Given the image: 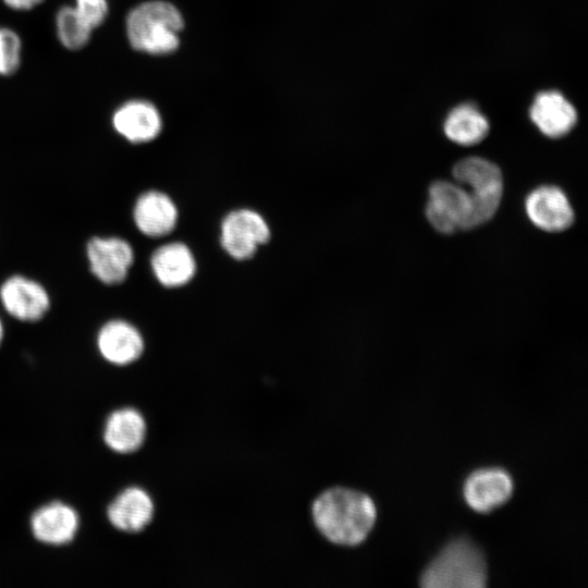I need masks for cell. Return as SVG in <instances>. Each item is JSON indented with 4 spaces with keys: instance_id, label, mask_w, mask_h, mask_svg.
<instances>
[{
    "instance_id": "cell-1",
    "label": "cell",
    "mask_w": 588,
    "mask_h": 588,
    "mask_svg": "<svg viewBox=\"0 0 588 588\" xmlns=\"http://www.w3.org/2000/svg\"><path fill=\"white\" fill-rule=\"evenodd\" d=\"M317 530L331 543L353 547L366 540L375 526L377 510L364 492L334 487L320 493L311 504Z\"/></svg>"
},
{
    "instance_id": "cell-2",
    "label": "cell",
    "mask_w": 588,
    "mask_h": 588,
    "mask_svg": "<svg viewBox=\"0 0 588 588\" xmlns=\"http://www.w3.org/2000/svg\"><path fill=\"white\" fill-rule=\"evenodd\" d=\"M183 25V17L173 4L161 0L147 1L127 14L126 35L137 51L167 54L177 48Z\"/></svg>"
},
{
    "instance_id": "cell-3",
    "label": "cell",
    "mask_w": 588,
    "mask_h": 588,
    "mask_svg": "<svg viewBox=\"0 0 588 588\" xmlns=\"http://www.w3.org/2000/svg\"><path fill=\"white\" fill-rule=\"evenodd\" d=\"M420 579L426 588H481L487 580L483 554L470 540L455 539L430 562Z\"/></svg>"
},
{
    "instance_id": "cell-4",
    "label": "cell",
    "mask_w": 588,
    "mask_h": 588,
    "mask_svg": "<svg viewBox=\"0 0 588 588\" xmlns=\"http://www.w3.org/2000/svg\"><path fill=\"white\" fill-rule=\"evenodd\" d=\"M452 175L468 193L471 201L469 230L488 222L498 211L503 193L500 168L481 157L457 161Z\"/></svg>"
},
{
    "instance_id": "cell-5",
    "label": "cell",
    "mask_w": 588,
    "mask_h": 588,
    "mask_svg": "<svg viewBox=\"0 0 588 588\" xmlns=\"http://www.w3.org/2000/svg\"><path fill=\"white\" fill-rule=\"evenodd\" d=\"M426 218L442 234L469 230L471 201L467 191L456 182L434 181L428 189Z\"/></svg>"
},
{
    "instance_id": "cell-6",
    "label": "cell",
    "mask_w": 588,
    "mask_h": 588,
    "mask_svg": "<svg viewBox=\"0 0 588 588\" xmlns=\"http://www.w3.org/2000/svg\"><path fill=\"white\" fill-rule=\"evenodd\" d=\"M85 254L90 273L108 286L123 283L135 259L131 243L117 235L91 236L86 243Z\"/></svg>"
},
{
    "instance_id": "cell-7",
    "label": "cell",
    "mask_w": 588,
    "mask_h": 588,
    "mask_svg": "<svg viewBox=\"0 0 588 588\" xmlns=\"http://www.w3.org/2000/svg\"><path fill=\"white\" fill-rule=\"evenodd\" d=\"M269 240L270 228L265 218L255 210H233L221 223V246L236 260L252 258Z\"/></svg>"
},
{
    "instance_id": "cell-8",
    "label": "cell",
    "mask_w": 588,
    "mask_h": 588,
    "mask_svg": "<svg viewBox=\"0 0 588 588\" xmlns=\"http://www.w3.org/2000/svg\"><path fill=\"white\" fill-rule=\"evenodd\" d=\"M0 304L10 317L33 323L48 314L51 297L39 281L16 273L5 278L0 284Z\"/></svg>"
},
{
    "instance_id": "cell-9",
    "label": "cell",
    "mask_w": 588,
    "mask_h": 588,
    "mask_svg": "<svg viewBox=\"0 0 588 588\" xmlns=\"http://www.w3.org/2000/svg\"><path fill=\"white\" fill-rule=\"evenodd\" d=\"M530 222L546 232H562L571 228L575 213L564 191L555 185H541L525 199Z\"/></svg>"
},
{
    "instance_id": "cell-10",
    "label": "cell",
    "mask_w": 588,
    "mask_h": 588,
    "mask_svg": "<svg viewBox=\"0 0 588 588\" xmlns=\"http://www.w3.org/2000/svg\"><path fill=\"white\" fill-rule=\"evenodd\" d=\"M96 346L100 356L109 364L126 366L143 355L145 341L135 324L125 319L114 318L107 320L99 328Z\"/></svg>"
},
{
    "instance_id": "cell-11",
    "label": "cell",
    "mask_w": 588,
    "mask_h": 588,
    "mask_svg": "<svg viewBox=\"0 0 588 588\" xmlns=\"http://www.w3.org/2000/svg\"><path fill=\"white\" fill-rule=\"evenodd\" d=\"M513 480L500 467L480 468L465 480L463 494L470 509L489 513L503 505L512 495Z\"/></svg>"
},
{
    "instance_id": "cell-12",
    "label": "cell",
    "mask_w": 588,
    "mask_h": 588,
    "mask_svg": "<svg viewBox=\"0 0 588 588\" xmlns=\"http://www.w3.org/2000/svg\"><path fill=\"white\" fill-rule=\"evenodd\" d=\"M132 216L136 229L143 235L159 238L174 230L179 211L169 195L161 191L150 189L136 198Z\"/></svg>"
},
{
    "instance_id": "cell-13",
    "label": "cell",
    "mask_w": 588,
    "mask_h": 588,
    "mask_svg": "<svg viewBox=\"0 0 588 588\" xmlns=\"http://www.w3.org/2000/svg\"><path fill=\"white\" fill-rule=\"evenodd\" d=\"M114 131L132 144L154 140L161 132L162 121L157 108L146 100H130L112 115Z\"/></svg>"
},
{
    "instance_id": "cell-14",
    "label": "cell",
    "mask_w": 588,
    "mask_h": 588,
    "mask_svg": "<svg viewBox=\"0 0 588 588\" xmlns=\"http://www.w3.org/2000/svg\"><path fill=\"white\" fill-rule=\"evenodd\" d=\"M78 525L76 511L60 501L39 507L30 518L33 536L39 542L51 546L71 542L77 532Z\"/></svg>"
},
{
    "instance_id": "cell-15",
    "label": "cell",
    "mask_w": 588,
    "mask_h": 588,
    "mask_svg": "<svg viewBox=\"0 0 588 588\" xmlns=\"http://www.w3.org/2000/svg\"><path fill=\"white\" fill-rule=\"evenodd\" d=\"M156 280L164 287H181L195 277L196 259L187 245L171 242L159 246L150 257Z\"/></svg>"
},
{
    "instance_id": "cell-16",
    "label": "cell",
    "mask_w": 588,
    "mask_h": 588,
    "mask_svg": "<svg viewBox=\"0 0 588 588\" xmlns=\"http://www.w3.org/2000/svg\"><path fill=\"white\" fill-rule=\"evenodd\" d=\"M155 506L151 497L139 487L121 491L109 504L107 516L118 530L136 534L152 520Z\"/></svg>"
},
{
    "instance_id": "cell-17",
    "label": "cell",
    "mask_w": 588,
    "mask_h": 588,
    "mask_svg": "<svg viewBox=\"0 0 588 588\" xmlns=\"http://www.w3.org/2000/svg\"><path fill=\"white\" fill-rule=\"evenodd\" d=\"M529 114L539 131L551 138L568 134L577 122L575 108L556 90L539 93L530 107Z\"/></svg>"
},
{
    "instance_id": "cell-18",
    "label": "cell",
    "mask_w": 588,
    "mask_h": 588,
    "mask_svg": "<svg viewBox=\"0 0 588 588\" xmlns=\"http://www.w3.org/2000/svg\"><path fill=\"white\" fill-rule=\"evenodd\" d=\"M146 432V420L142 413L133 407H123L108 416L103 441L112 451L130 454L142 448Z\"/></svg>"
},
{
    "instance_id": "cell-19",
    "label": "cell",
    "mask_w": 588,
    "mask_h": 588,
    "mask_svg": "<svg viewBox=\"0 0 588 588\" xmlns=\"http://www.w3.org/2000/svg\"><path fill=\"white\" fill-rule=\"evenodd\" d=\"M446 137L455 144L471 146L480 143L489 132L486 117L473 105L454 108L443 125Z\"/></svg>"
},
{
    "instance_id": "cell-20",
    "label": "cell",
    "mask_w": 588,
    "mask_h": 588,
    "mask_svg": "<svg viewBox=\"0 0 588 588\" xmlns=\"http://www.w3.org/2000/svg\"><path fill=\"white\" fill-rule=\"evenodd\" d=\"M57 35L62 46L78 50L89 41L93 27L81 16L74 7H62L56 16Z\"/></svg>"
},
{
    "instance_id": "cell-21",
    "label": "cell",
    "mask_w": 588,
    "mask_h": 588,
    "mask_svg": "<svg viewBox=\"0 0 588 588\" xmlns=\"http://www.w3.org/2000/svg\"><path fill=\"white\" fill-rule=\"evenodd\" d=\"M22 41L19 35L5 27H0V75H11L21 64Z\"/></svg>"
},
{
    "instance_id": "cell-22",
    "label": "cell",
    "mask_w": 588,
    "mask_h": 588,
    "mask_svg": "<svg viewBox=\"0 0 588 588\" xmlns=\"http://www.w3.org/2000/svg\"><path fill=\"white\" fill-rule=\"evenodd\" d=\"M74 8L93 28L101 25L109 12L107 0H75Z\"/></svg>"
},
{
    "instance_id": "cell-23",
    "label": "cell",
    "mask_w": 588,
    "mask_h": 588,
    "mask_svg": "<svg viewBox=\"0 0 588 588\" xmlns=\"http://www.w3.org/2000/svg\"><path fill=\"white\" fill-rule=\"evenodd\" d=\"M42 0H3V2L13 10H29L39 4Z\"/></svg>"
},
{
    "instance_id": "cell-24",
    "label": "cell",
    "mask_w": 588,
    "mask_h": 588,
    "mask_svg": "<svg viewBox=\"0 0 588 588\" xmlns=\"http://www.w3.org/2000/svg\"><path fill=\"white\" fill-rule=\"evenodd\" d=\"M3 339H4V323L2 321V318L0 317V346L2 344Z\"/></svg>"
}]
</instances>
